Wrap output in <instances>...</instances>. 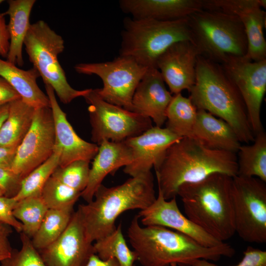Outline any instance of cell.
<instances>
[{
	"label": "cell",
	"instance_id": "3",
	"mask_svg": "<svg viewBox=\"0 0 266 266\" xmlns=\"http://www.w3.org/2000/svg\"><path fill=\"white\" fill-rule=\"evenodd\" d=\"M189 92V97L197 109L205 110L226 122L240 142H253L255 135L243 100L220 64L199 55L195 83Z\"/></svg>",
	"mask_w": 266,
	"mask_h": 266
},
{
	"label": "cell",
	"instance_id": "24",
	"mask_svg": "<svg viewBox=\"0 0 266 266\" xmlns=\"http://www.w3.org/2000/svg\"><path fill=\"white\" fill-rule=\"evenodd\" d=\"M0 76L18 93L21 100L34 109L50 107L48 96L38 87L36 80L40 75L33 67L28 70L0 58Z\"/></svg>",
	"mask_w": 266,
	"mask_h": 266
},
{
	"label": "cell",
	"instance_id": "19",
	"mask_svg": "<svg viewBox=\"0 0 266 266\" xmlns=\"http://www.w3.org/2000/svg\"><path fill=\"white\" fill-rule=\"evenodd\" d=\"M45 87L54 122V150H58L60 154L59 166L64 167L77 160H93L98 153L99 145L87 142L77 134L60 107L53 89L47 84Z\"/></svg>",
	"mask_w": 266,
	"mask_h": 266
},
{
	"label": "cell",
	"instance_id": "34",
	"mask_svg": "<svg viewBox=\"0 0 266 266\" xmlns=\"http://www.w3.org/2000/svg\"><path fill=\"white\" fill-rule=\"evenodd\" d=\"M90 161L77 160L64 167L58 166L52 176L66 185L82 193L89 177Z\"/></svg>",
	"mask_w": 266,
	"mask_h": 266
},
{
	"label": "cell",
	"instance_id": "5",
	"mask_svg": "<svg viewBox=\"0 0 266 266\" xmlns=\"http://www.w3.org/2000/svg\"><path fill=\"white\" fill-rule=\"evenodd\" d=\"M232 182V177L215 173L198 182L181 185L177 194L185 216L221 242L235 233Z\"/></svg>",
	"mask_w": 266,
	"mask_h": 266
},
{
	"label": "cell",
	"instance_id": "18",
	"mask_svg": "<svg viewBox=\"0 0 266 266\" xmlns=\"http://www.w3.org/2000/svg\"><path fill=\"white\" fill-rule=\"evenodd\" d=\"M199 52L193 42L182 41L168 48L158 58L157 68L171 94L188 92L196 81V66Z\"/></svg>",
	"mask_w": 266,
	"mask_h": 266
},
{
	"label": "cell",
	"instance_id": "20",
	"mask_svg": "<svg viewBox=\"0 0 266 266\" xmlns=\"http://www.w3.org/2000/svg\"><path fill=\"white\" fill-rule=\"evenodd\" d=\"M172 97L158 69L148 68L134 93L133 112L150 118L155 126L162 127Z\"/></svg>",
	"mask_w": 266,
	"mask_h": 266
},
{
	"label": "cell",
	"instance_id": "45",
	"mask_svg": "<svg viewBox=\"0 0 266 266\" xmlns=\"http://www.w3.org/2000/svg\"><path fill=\"white\" fill-rule=\"evenodd\" d=\"M3 196H6V192L4 189L0 186V197Z\"/></svg>",
	"mask_w": 266,
	"mask_h": 266
},
{
	"label": "cell",
	"instance_id": "27",
	"mask_svg": "<svg viewBox=\"0 0 266 266\" xmlns=\"http://www.w3.org/2000/svg\"><path fill=\"white\" fill-rule=\"evenodd\" d=\"M237 175L266 182V133L255 135L252 144L241 145L237 152Z\"/></svg>",
	"mask_w": 266,
	"mask_h": 266
},
{
	"label": "cell",
	"instance_id": "9",
	"mask_svg": "<svg viewBox=\"0 0 266 266\" xmlns=\"http://www.w3.org/2000/svg\"><path fill=\"white\" fill-rule=\"evenodd\" d=\"M83 98L88 104L91 139L98 145L104 140L124 141L153 127L150 118L103 100L97 89H91Z\"/></svg>",
	"mask_w": 266,
	"mask_h": 266
},
{
	"label": "cell",
	"instance_id": "2",
	"mask_svg": "<svg viewBox=\"0 0 266 266\" xmlns=\"http://www.w3.org/2000/svg\"><path fill=\"white\" fill-rule=\"evenodd\" d=\"M164 198L176 197L179 187L200 181L215 173L237 175L236 153L209 148L193 138L184 137L172 144L154 168Z\"/></svg>",
	"mask_w": 266,
	"mask_h": 266
},
{
	"label": "cell",
	"instance_id": "12",
	"mask_svg": "<svg viewBox=\"0 0 266 266\" xmlns=\"http://www.w3.org/2000/svg\"><path fill=\"white\" fill-rule=\"evenodd\" d=\"M220 65L242 97L255 136L264 131L261 109L266 92V59L255 62L246 56L232 57Z\"/></svg>",
	"mask_w": 266,
	"mask_h": 266
},
{
	"label": "cell",
	"instance_id": "11",
	"mask_svg": "<svg viewBox=\"0 0 266 266\" xmlns=\"http://www.w3.org/2000/svg\"><path fill=\"white\" fill-rule=\"evenodd\" d=\"M78 73L98 76L103 87L97 89L105 101L133 111L132 99L135 90L148 68L133 58L120 56L100 63H79L74 66Z\"/></svg>",
	"mask_w": 266,
	"mask_h": 266
},
{
	"label": "cell",
	"instance_id": "13",
	"mask_svg": "<svg viewBox=\"0 0 266 266\" xmlns=\"http://www.w3.org/2000/svg\"><path fill=\"white\" fill-rule=\"evenodd\" d=\"M55 138L50 107L35 109L31 127L17 147L10 169L22 180L52 155Z\"/></svg>",
	"mask_w": 266,
	"mask_h": 266
},
{
	"label": "cell",
	"instance_id": "33",
	"mask_svg": "<svg viewBox=\"0 0 266 266\" xmlns=\"http://www.w3.org/2000/svg\"><path fill=\"white\" fill-rule=\"evenodd\" d=\"M81 193L60 182L52 176L44 185L41 197L48 209L75 205Z\"/></svg>",
	"mask_w": 266,
	"mask_h": 266
},
{
	"label": "cell",
	"instance_id": "23",
	"mask_svg": "<svg viewBox=\"0 0 266 266\" xmlns=\"http://www.w3.org/2000/svg\"><path fill=\"white\" fill-rule=\"evenodd\" d=\"M193 138L209 148L236 154L241 145L229 124L202 109H197Z\"/></svg>",
	"mask_w": 266,
	"mask_h": 266
},
{
	"label": "cell",
	"instance_id": "29",
	"mask_svg": "<svg viewBox=\"0 0 266 266\" xmlns=\"http://www.w3.org/2000/svg\"><path fill=\"white\" fill-rule=\"evenodd\" d=\"M74 206L48 209L39 229L31 238L38 251L51 244L63 233L74 212Z\"/></svg>",
	"mask_w": 266,
	"mask_h": 266
},
{
	"label": "cell",
	"instance_id": "32",
	"mask_svg": "<svg viewBox=\"0 0 266 266\" xmlns=\"http://www.w3.org/2000/svg\"><path fill=\"white\" fill-rule=\"evenodd\" d=\"M60 155L58 150H54L50 158L22 180L19 191L13 197L16 200L31 196H41L44 185L59 166Z\"/></svg>",
	"mask_w": 266,
	"mask_h": 266
},
{
	"label": "cell",
	"instance_id": "30",
	"mask_svg": "<svg viewBox=\"0 0 266 266\" xmlns=\"http://www.w3.org/2000/svg\"><path fill=\"white\" fill-rule=\"evenodd\" d=\"M95 253L100 259H115L121 266H134L136 256L128 246L122 231V224L108 235L93 243Z\"/></svg>",
	"mask_w": 266,
	"mask_h": 266
},
{
	"label": "cell",
	"instance_id": "16",
	"mask_svg": "<svg viewBox=\"0 0 266 266\" xmlns=\"http://www.w3.org/2000/svg\"><path fill=\"white\" fill-rule=\"evenodd\" d=\"M143 226L158 225L182 233L201 245L213 247L223 244L221 242L203 230L180 210L176 197L166 200L158 190L155 201L137 215Z\"/></svg>",
	"mask_w": 266,
	"mask_h": 266
},
{
	"label": "cell",
	"instance_id": "43",
	"mask_svg": "<svg viewBox=\"0 0 266 266\" xmlns=\"http://www.w3.org/2000/svg\"><path fill=\"white\" fill-rule=\"evenodd\" d=\"M84 266H121L114 258L107 260L100 259L95 253L92 254Z\"/></svg>",
	"mask_w": 266,
	"mask_h": 266
},
{
	"label": "cell",
	"instance_id": "26",
	"mask_svg": "<svg viewBox=\"0 0 266 266\" xmlns=\"http://www.w3.org/2000/svg\"><path fill=\"white\" fill-rule=\"evenodd\" d=\"M35 109L21 99L9 103L8 115L0 131V147L20 145L31 127Z\"/></svg>",
	"mask_w": 266,
	"mask_h": 266
},
{
	"label": "cell",
	"instance_id": "28",
	"mask_svg": "<svg viewBox=\"0 0 266 266\" xmlns=\"http://www.w3.org/2000/svg\"><path fill=\"white\" fill-rule=\"evenodd\" d=\"M197 108L190 98L174 95L166 112V128L181 137L193 138Z\"/></svg>",
	"mask_w": 266,
	"mask_h": 266
},
{
	"label": "cell",
	"instance_id": "4",
	"mask_svg": "<svg viewBox=\"0 0 266 266\" xmlns=\"http://www.w3.org/2000/svg\"><path fill=\"white\" fill-rule=\"evenodd\" d=\"M156 199L151 171L131 177L116 186L101 184L91 202L78 207L87 240L93 243L108 235L115 229L116 220L122 213L144 209Z\"/></svg>",
	"mask_w": 266,
	"mask_h": 266
},
{
	"label": "cell",
	"instance_id": "31",
	"mask_svg": "<svg viewBox=\"0 0 266 266\" xmlns=\"http://www.w3.org/2000/svg\"><path fill=\"white\" fill-rule=\"evenodd\" d=\"M48 210L41 196H35L17 201L13 213L22 224V232L32 238L39 229Z\"/></svg>",
	"mask_w": 266,
	"mask_h": 266
},
{
	"label": "cell",
	"instance_id": "46",
	"mask_svg": "<svg viewBox=\"0 0 266 266\" xmlns=\"http://www.w3.org/2000/svg\"><path fill=\"white\" fill-rule=\"evenodd\" d=\"M4 1V0H0V4L2 2H3Z\"/></svg>",
	"mask_w": 266,
	"mask_h": 266
},
{
	"label": "cell",
	"instance_id": "38",
	"mask_svg": "<svg viewBox=\"0 0 266 266\" xmlns=\"http://www.w3.org/2000/svg\"><path fill=\"white\" fill-rule=\"evenodd\" d=\"M21 181L9 168L0 167V186L5 190L6 197H13L18 193Z\"/></svg>",
	"mask_w": 266,
	"mask_h": 266
},
{
	"label": "cell",
	"instance_id": "39",
	"mask_svg": "<svg viewBox=\"0 0 266 266\" xmlns=\"http://www.w3.org/2000/svg\"><path fill=\"white\" fill-rule=\"evenodd\" d=\"M12 228L0 222V263L11 254L13 249L9 241Z\"/></svg>",
	"mask_w": 266,
	"mask_h": 266
},
{
	"label": "cell",
	"instance_id": "14",
	"mask_svg": "<svg viewBox=\"0 0 266 266\" xmlns=\"http://www.w3.org/2000/svg\"><path fill=\"white\" fill-rule=\"evenodd\" d=\"M205 9H219L236 16L245 30L248 42L246 57L252 61L266 59V0H205Z\"/></svg>",
	"mask_w": 266,
	"mask_h": 266
},
{
	"label": "cell",
	"instance_id": "21",
	"mask_svg": "<svg viewBox=\"0 0 266 266\" xmlns=\"http://www.w3.org/2000/svg\"><path fill=\"white\" fill-rule=\"evenodd\" d=\"M123 12L134 19L172 21L188 18L205 8L203 0H121Z\"/></svg>",
	"mask_w": 266,
	"mask_h": 266
},
{
	"label": "cell",
	"instance_id": "17",
	"mask_svg": "<svg viewBox=\"0 0 266 266\" xmlns=\"http://www.w3.org/2000/svg\"><path fill=\"white\" fill-rule=\"evenodd\" d=\"M181 138L166 128L153 126L126 139L124 142L132 151L133 160L123 171L131 177L151 171L162 161L167 149Z\"/></svg>",
	"mask_w": 266,
	"mask_h": 266
},
{
	"label": "cell",
	"instance_id": "10",
	"mask_svg": "<svg viewBox=\"0 0 266 266\" xmlns=\"http://www.w3.org/2000/svg\"><path fill=\"white\" fill-rule=\"evenodd\" d=\"M235 233L244 241L266 242V184L256 177H232Z\"/></svg>",
	"mask_w": 266,
	"mask_h": 266
},
{
	"label": "cell",
	"instance_id": "37",
	"mask_svg": "<svg viewBox=\"0 0 266 266\" xmlns=\"http://www.w3.org/2000/svg\"><path fill=\"white\" fill-rule=\"evenodd\" d=\"M13 197H0V222L13 228L18 233H22L23 226L14 216L13 211L17 203Z\"/></svg>",
	"mask_w": 266,
	"mask_h": 266
},
{
	"label": "cell",
	"instance_id": "40",
	"mask_svg": "<svg viewBox=\"0 0 266 266\" xmlns=\"http://www.w3.org/2000/svg\"><path fill=\"white\" fill-rule=\"evenodd\" d=\"M21 99L13 87L0 76V106Z\"/></svg>",
	"mask_w": 266,
	"mask_h": 266
},
{
	"label": "cell",
	"instance_id": "7",
	"mask_svg": "<svg viewBox=\"0 0 266 266\" xmlns=\"http://www.w3.org/2000/svg\"><path fill=\"white\" fill-rule=\"evenodd\" d=\"M188 18L159 21L125 17L119 55L130 57L147 68H157L158 58L172 44L193 42Z\"/></svg>",
	"mask_w": 266,
	"mask_h": 266
},
{
	"label": "cell",
	"instance_id": "8",
	"mask_svg": "<svg viewBox=\"0 0 266 266\" xmlns=\"http://www.w3.org/2000/svg\"><path fill=\"white\" fill-rule=\"evenodd\" d=\"M24 45L30 61L38 71L45 85H50L64 104L84 97L91 89L78 90L68 83L58 60L65 48L63 37L44 21L31 24Z\"/></svg>",
	"mask_w": 266,
	"mask_h": 266
},
{
	"label": "cell",
	"instance_id": "35",
	"mask_svg": "<svg viewBox=\"0 0 266 266\" xmlns=\"http://www.w3.org/2000/svg\"><path fill=\"white\" fill-rule=\"evenodd\" d=\"M21 247L12 250L11 255L0 262V266H46L32 239L20 233Z\"/></svg>",
	"mask_w": 266,
	"mask_h": 266
},
{
	"label": "cell",
	"instance_id": "47",
	"mask_svg": "<svg viewBox=\"0 0 266 266\" xmlns=\"http://www.w3.org/2000/svg\"><path fill=\"white\" fill-rule=\"evenodd\" d=\"M134 266H135L134 265Z\"/></svg>",
	"mask_w": 266,
	"mask_h": 266
},
{
	"label": "cell",
	"instance_id": "36",
	"mask_svg": "<svg viewBox=\"0 0 266 266\" xmlns=\"http://www.w3.org/2000/svg\"><path fill=\"white\" fill-rule=\"evenodd\" d=\"M190 266H218L209 261L199 259ZM233 266H266V251L252 246H248L243 252L241 261Z\"/></svg>",
	"mask_w": 266,
	"mask_h": 266
},
{
	"label": "cell",
	"instance_id": "15",
	"mask_svg": "<svg viewBox=\"0 0 266 266\" xmlns=\"http://www.w3.org/2000/svg\"><path fill=\"white\" fill-rule=\"evenodd\" d=\"M46 266H84L95 253L93 243L86 238L77 210L63 233L53 242L38 250Z\"/></svg>",
	"mask_w": 266,
	"mask_h": 266
},
{
	"label": "cell",
	"instance_id": "1",
	"mask_svg": "<svg viewBox=\"0 0 266 266\" xmlns=\"http://www.w3.org/2000/svg\"><path fill=\"white\" fill-rule=\"evenodd\" d=\"M127 236L136 261L141 266H190L199 259L217 261L223 256L232 257L235 253L227 243L207 247L165 227L142 226L137 215L132 220Z\"/></svg>",
	"mask_w": 266,
	"mask_h": 266
},
{
	"label": "cell",
	"instance_id": "44",
	"mask_svg": "<svg viewBox=\"0 0 266 266\" xmlns=\"http://www.w3.org/2000/svg\"><path fill=\"white\" fill-rule=\"evenodd\" d=\"M9 110V103L0 106V131L6 119Z\"/></svg>",
	"mask_w": 266,
	"mask_h": 266
},
{
	"label": "cell",
	"instance_id": "22",
	"mask_svg": "<svg viewBox=\"0 0 266 266\" xmlns=\"http://www.w3.org/2000/svg\"><path fill=\"white\" fill-rule=\"evenodd\" d=\"M93 160L87 185L81 195L87 203L93 200L104 178L120 167L130 164L133 156L130 148L124 141L104 140L99 145L98 153Z\"/></svg>",
	"mask_w": 266,
	"mask_h": 266
},
{
	"label": "cell",
	"instance_id": "42",
	"mask_svg": "<svg viewBox=\"0 0 266 266\" xmlns=\"http://www.w3.org/2000/svg\"><path fill=\"white\" fill-rule=\"evenodd\" d=\"M17 147H0V167L9 168Z\"/></svg>",
	"mask_w": 266,
	"mask_h": 266
},
{
	"label": "cell",
	"instance_id": "6",
	"mask_svg": "<svg viewBox=\"0 0 266 266\" xmlns=\"http://www.w3.org/2000/svg\"><path fill=\"white\" fill-rule=\"evenodd\" d=\"M188 19L193 43L200 56L220 64L230 57L246 56V33L236 16L208 8L196 12Z\"/></svg>",
	"mask_w": 266,
	"mask_h": 266
},
{
	"label": "cell",
	"instance_id": "25",
	"mask_svg": "<svg viewBox=\"0 0 266 266\" xmlns=\"http://www.w3.org/2000/svg\"><path fill=\"white\" fill-rule=\"evenodd\" d=\"M35 0H9L7 11L2 13L9 18L7 24L10 37L7 61L21 66L24 65L23 46L31 25L30 17Z\"/></svg>",
	"mask_w": 266,
	"mask_h": 266
},
{
	"label": "cell",
	"instance_id": "41",
	"mask_svg": "<svg viewBox=\"0 0 266 266\" xmlns=\"http://www.w3.org/2000/svg\"><path fill=\"white\" fill-rule=\"evenodd\" d=\"M10 43V37L5 16L0 14V55L7 58Z\"/></svg>",
	"mask_w": 266,
	"mask_h": 266
}]
</instances>
